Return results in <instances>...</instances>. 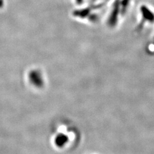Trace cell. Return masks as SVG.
<instances>
[{"mask_svg":"<svg viewBox=\"0 0 154 154\" xmlns=\"http://www.w3.org/2000/svg\"><path fill=\"white\" fill-rule=\"evenodd\" d=\"M68 138L66 135L63 134H60L55 139V143L57 146L62 147L67 142Z\"/></svg>","mask_w":154,"mask_h":154,"instance_id":"4","label":"cell"},{"mask_svg":"<svg viewBox=\"0 0 154 154\" xmlns=\"http://www.w3.org/2000/svg\"><path fill=\"white\" fill-rule=\"evenodd\" d=\"M29 79L34 85L39 88L42 86L44 84L41 74L38 71L34 70L30 72L29 74Z\"/></svg>","mask_w":154,"mask_h":154,"instance_id":"2","label":"cell"},{"mask_svg":"<svg viewBox=\"0 0 154 154\" xmlns=\"http://www.w3.org/2000/svg\"><path fill=\"white\" fill-rule=\"evenodd\" d=\"M130 0H122L121 1V13L124 14L126 11L127 8L129 5Z\"/></svg>","mask_w":154,"mask_h":154,"instance_id":"5","label":"cell"},{"mask_svg":"<svg viewBox=\"0 0 154 154\" xmlns=\"http://www.w3.org/2000/svg\"><path fill=\"white\" fill-rule=\"evenodd\" d=\"M121 12V1L116 0L113 4L112 10L108 19V24L111 27H114L118 20V16Z\"/></svg>","mask_w":154,"mask_h":154,"instance_id":"1","label":"cell"},{"mask_svg":"<svg viewBox=\"0 0 154 154\" xmlns=\"http://www.w3.org/2000/svg\"><path fill=\"white\" fill-rule=\"evenodd\" d=\"M140 11L143 17L144 21H149V22H154V13L149 9L146 6H142L140 8Z\"/></svg>","mask_w":154,"mask_h":154,"instance_id":"3","label":"cell"}]
</instances>
